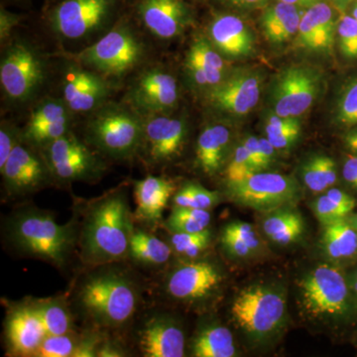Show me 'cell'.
I'll return each instance as SVG.
<instances>
[{"instance_id":"obj_36","label":"cell","mask_w":357,"mask_h":357,"mask_svg":"<svg viewBox=\"0 0 357 357\" xmlns=\"http://www.w3.org/2000/svg\"><path fill=\"white\" fill-rule=\"evenodd\" d=\"M174 206L210 211L220 202V194L197 183H187L174 195Z\"/></svg>"},{"instance_id":"obj_12","label":"cell","mask_w":357,"mask_h":357,"mask_svg":"<svg viewBox=\"0 0 357 357\" xmlns=\"http://www.w3.org/2000/svg\"><path fill=\"white\" fill-rule=\"evenodd\" d=\"M43 150L52 176L65 182L93 180L105 170L102 160L72 131L46 145Z\"/></svg>"},{"instance_id":"obj_54","label":"cell","mask_w":357,"mask_h":357,"mask_svg":"<svg viewBox=\"0 0 357 357\" xmlns=\"http://www.w3.org/2000/svg\"><path fill=\"white\" fill-rule=\"evenodd\" d=\"M126 351L121 345L112 340H103L98 349V357H121L126 356Z\"/></svg>"},{"instance_id":"obj_34","label":"cell","mask_w":357,"mask_h":357,"mask_svg":"<svg viewBox=\"0 0 357 357\" xmlns=\"http://www.w3.org/2000/svg\"><path fill=\"white\" fill-rule=\"evenodd\" d=\"M301 173L305 185L314 194L326 191L337 182L335 160L326 155H314L307 159Z\"/></svg>"},{"instance_id":"obj_57","label":"cell","mask_w":357,"mask_h":357,"mask_svg":"<svg viewBox=\"0 0 357 357\" xmlns=\"http://www.w3.org/2000/svg\"><path fill=\"white\" fill-rule=\"evenodd\" d=\"M279 1L285 2V3L292 4L297 7H306L309 8L314 4L319 3V2L325 1V0H279Z\"/></svg>"},{"instance_id":"obj_60","label":"cell","mask_w":357,"mask_h":357,"mask_svg":"<svg viewBox=\"0 0 357 357\" xmlns=\"http://www.w3.org/2000/svg\"><path fill=\"white\" fill-rule=\"evenodd\" d=\"M351 16L354 18V20H357V0L356 1H354V6H352Z\"/></svg>"},{"instance_id":"obj_8","label":"cell","mask_w":357,"mask_h":357,"mask_svg":"<svg viewBox=\"0 0 357 357\" xmlns=\"http://www.w3.org/2000/svg\"><path fill=\"white\" fill-rule=\"evenodd\" d=\"M301 304L310 318L338 321L351 309V294L340 268L321 264L299 281Z\"/></svg>"},{"instance_id":"obj_7","label":"cell","mask_w":357,"mask_h":357,"mask_svg":"<svg viewBox=\"0 0 357 357\" xmlns=\"http://www.w3.org/2000/svg\"><path fill=\"white\" fill-rule=\"evenodd\" d=\"M231 314L251 340H267L274 337L285 323V292L271 284H253L237 294L232 302Z\"/></svg>"},{"instance_id":"obj_19","label":"cell","mask_w":357,"mask_h":357,"mask_svg":"<svg viewBox=\"0 0 357 357\" xmlns=\"http://www.w3.org/2000/svg\"><path fill=\"white\" fill-rule=\"evenodd\" d=\"M20 142L0 168L4 187L11 196H22L44 187L52 177L43 155Z\"/></svg>"},{"instance_id":"obj_28","label":"cell","mask_w":357,"mask_h":357,"mask_svg":"<svg viewBox=\"0 0 357 357\" xmlns=\"http://www.w3.org/2000/svg\"><path fill=\"white\" fill-rule=\"evenodd\" d=\"M302 15L300 7L285 2L268 7L260 18L265 39L273 45L289 41L297 34Z\"/></svg>"},{"instance_id":"obj_48","label":"cell","mask_w":357,"mask_h":357,"mask_svg":"<svg viewBox=\"0 0 357 357\" xmlns=\"http://www.w3.org/2000/svg\"><path fill=\"white\" fill-rule=\"evenodd\" d=\"M222 243L223 248L227 250V252L234 256V257L245 258L255 252L250 246H248V244L243 243L241 239L229 236V234H223V232L222 234Z\"/></svg>"},{"instance_id":"obj_5","label":"cell","mask_w":357,"mask_h":357,"mask_svg":"<svg viewBox=\"0 0 357 357\" xmlns=\"http://www.w3.org/2000/svg\"><path fill=\"white\" fill-rule=\"evenodd\" d=\"M145 52L142 40L126 13L105 36L75 55V60L107 79H119L143 62Z\"/></svg>"},{"instance_id":"obj_58","label":"cell","mask_w":357,"mask_h":357,"mask_svg":"<svg viewBox=\"0 0 357 357\" xmlns=\"http://www.w3.org/2000/svg\"><path fill=\"white\" fill-rule=\"evenodd\" d=\"M354 1H356V0H335V4H337L338 8H345L349 4Z\"/></svg>"},{"instance_id":"obj_40","label":"cell","mask_w":357,"mask_h":357,"mask_svg":"<svg viewBox=\"0 0 357 357\" xmlns=\"http://www.w3.org/2000/svg\"><path fill=\"white\" fill-rule=\"evenodd\" d=\"M335 119L347 128L357 126V79L342 89L335 107Z\"/></svg>"},{"instance_id":"obj_14","label":"cell","mask_w":357,"mask_h":357,"mask_svg":"<svg viewBox=\"0 0 357 357\" xmlns=\"http://www.w3.org/2000/svg\"><path fill=\"white\" fill-rule=\"evenodd\" d=\"M262 77L250 69L229 73L222 83L204 93L206 105L218 114L241 117L248 114L260 100Z\"/></svg>"},{"instance_id":"obj_43","label":"cell","mask_w":357,"mask_h":357,"mask_svg":"<svg viewBox=\"0 0 357 357\" xmlns=\"http://www.w3.org/2000/svg\"><path fill=\"white\" fill-rule=\"evenodd\" d=\"M20 142H22L20 129L9 122L2 121L0 128V168L4 166L7 159Z\"/></svg>"},{"instance_id":"obj_59","label":"cell","mask_w":357,"mask_h":357,"mask_svg":"<svg viewBox=\"0 0 357 357\" xmlns=\"http://www.w3.org/2000/svg\"><path fill=\"white\" fill-rule=\"evenodd\" d=\"M351 290L352 292H354V296H356L357 300V279L356 278V277H354V278L352 279L351 281Z\"/></svg>"},{"instance_id":"obj_33","label":"cell","mask_w":357,"mask_h":357,"mask_svg":"<svg viewBox=\"0 0 357 357\" xmlns=\"http://www.w3.org/2000/svg\"><path fill=\"white\" fill-rule=\"evenodd\" d=\"M48 335L72 332V316L69 307L61 298L31 301Z\"/></svg>"},{"instance_id":"obj_32","label":"cell","mask_w":357,"mask_h":357,"mask_svg":"<svg viewBox=\"0 0 357 357\" xmlns=\"http://www.w3.org/2000/svg\"><path fill=\"white\" fill-rule=\"evenodd\" d=\"M172 252L170 244L144 230L134 229L128 253V257L134 261L159 266L170 260Z\"/></svg>"},{"instance_id":"obj_20","label":"cell","mask_w":357,"mask_h":357,"mask_svg":"<svg viewBox=\"0 0 357 357\" xmlns=\"http://www.w3.org/2000/svg\"><path fill=\"white\" fill-rule=\"evenodd\" d=\"M74 112L64 100L48 98L32 110L22 132V141L31 146L45 147L70 132Z\"/></svg>"},{"instance_id":"obj_11","label":"cell","mask_w":357,"mask_h":357,"mask_svg":"<svg viewBox=\"0 0 357 357\" xmlns=\"http://www.w3.org/2000/svg\"><path fill=\"white\" fill-rule=\"evenodd\" d=\"M321 86L319 70L296 65L279 73L270 91V103L275 114L282 117L301 116L311 109Z\"/></svg>"},{"instance_id":"obj_17","label":"cell","mask_w":357,"mask_h":357,"mask_svg":"<svg viewBox=\"0 0 357 357\" xmlns=\"http://www.w3.org/2000/svg\"><path fill=\"white\" fill-rule=\"evenodd\" d=\"M188 136L187 121L168 114L144 116V135L141 150L152 165L172 161L182 152Z\"/></svg>"},{"instance_id":"obj_46","label":"cell","mask_w":357,"mask_h":357,"mask_svg":"<svg viewBox=\"0 0 357 357\" xmlns=\"http://www.w3.org/2000/svg\"><path fill=\"white\" fill-rule=\"evenodd\" d=\"M102 340L103 338L98 333H89L79 337L73 357H98Z\"/></svg>"},{"instance_id":"obj_39","label":"cell","mask_w":357,"mask_h":357,"mask_svg":"<svg viewBox=\"0 0 357 357\" xmlns=\"http://www.w3.org/2000/svg\"><path fill=\"white\" fill-rule=\"evenodd\" d=\"M79 338L72 333L65 335H47L39 349L36 357H73L76 351Z\"/></svg>"},{"instance_id":"obj_22","label":"cell","mask_w":357,"mask_h":357,"mask_svg":"<svg viewBox=\"0 0 357 357\" xmlns=\"http://www.w3.org/2000/svg\"><path fill=\"white\" fill-rule=\"evenodd\" d=\"M206 35L225 58L250 56L255 50V40L248 25L231 13H215L208 22Z\"/></svg>"},{"instance_id":"obj_26","label":"cell","mask_w":357,"mask_h":357,"mask_svg":"<svg viewBox=\"0 0 357 357\" xmlns=\"http://www.w3.org/2000/svg\"><path fill=\"white\" fill-rule=\"evenodd\" d=\"M172 181L157 176H147L134 185L135 215L147 223H156L161 220L169 199L175 195Z\"/></svg>"},{"instance_id":"obj_4","label":"cell","mask_w":357,"mask_h":357,"mask_svg":"<svg viewBox=\"0 0 357 357\" xmlns=\"http://www.w3.org/2000/svg\"><path fill=\"white\" fill-rule=\"evenodd\" d=\"M144 135V116L130 105L107 102L89 115L86 140L114 159H128L139 152Z\"/></svg>"},{"instance_id":"obj_62","label":"cell","mask_w":357,"mask_h":357,"mask_svg":"<svg viewBox=\"0 0 357 357\" xmlns=\"http://www.w3.org/2000/svg\"><path fill=\"white\" fill-rule=\"evenodd\" d=\"M4 1L18 2V3H20V2L26 1V0H4Z\"/></svg>"},{"instance_id":"obj_27","label":"cell","mask_w":357,"mask_h":357,"mask_svg":"<svg viewBox=\"0 0 357 357\" xmlns=\"http://www.w3.org/2000/svg\"><path fill=\"white\" fill-rule=\"evenodd\" d=\"M231 143V131L222 123L208 124L199 133L196 146V163L199 170L215 176L222 170Z\"/></svg>"},{"instance_id":"obj_52","label":"cell","mask_w":357,"mask_h":357,"mask_svg":"<svg viewBox=\"0 0 357 357\" xmlns=\"http://www.w3.org/2000/svg\"><path fill=\"white\" fill-rule=\"evenodd\" d=\"M326 196L332 201L337 203L338 206L347 208L349 211H352L356 206V199L349 196L347 192L340 189H330L326 192Z\"/></svg>"},{"instance_id":"obj_10","label":"cell","mask_w":357,"mask_h":357,"mask_svg":"<svg viewBox=\"0 0 357 357\" xmlns=\"http://www.w3.org/2000/svg\"><path fill=\"white\" fill-rule=\"evenodd\" d=\"M225 188L234 203L267 213L284 206H293L301 197V189L295 178L263 171L241 182L225 184Z\"/></svg>"},{"instance_id":"obj_21","label":"cell","mask_w":357,"mask_h":357,"mask_svg":"<svg viewBox=\"0 0 357 357\" xmlns=\"http://www.w3.org/2000/svg\"><path fill=\"white\" fill-rule=\"evenodd\" d=\"M184 68L190 84L204 93L222 83L229 73L225 57L206 35L192 40L185 54Z\"/></svg>"},{"instance_id":"obj_15","label":"cell","mask_w":357,"mask_h":357,"mask_svg":"<svg viewBox=\"0 0 357 357\" xmlns=\"http://www.w3.org/2000/svg\"><path fill=\"white\" fill-rule=\"evenodd\" d=\"M223 282L222 270L206 260L178 264L166 279V292L185 303L203 302L218 292Z\"/></svg>"},{"instance_id":"obj_1","label":"cell","mask_w":357,"mask_h":357,"mask_svg":"<svg viewBox=\"0 0 357 357\" xmlns=\"http://www.w3.org/2000/svg\"><path fill=\"white\" fill-rule=\"evenodd\" d=\"M126 192L107 194L91 204L79 236L84 262L105 265L128 257L134 229Z\"/></svg>"},{"instance_id":"obj_41","label":"cell","mask_w":357,"mask_h":357,"mask_svg":"<svg viewBox=\"0 0 357 357\" xmlns=\"http://www.w3.org/2000/svg\"><path fill=\"white\" fill-rule=\"evenodd\" d=\"M338 45L344 58L357 59V20L351 15H342L337 26Z\"/></svg>"},{"instance_id":"obj_51","label":"cell","mask_w":357,"mask_h":357,"mask_svg":"<svg viewBox=\"0 0 357 357\" xmlns=\"http://www.w3.org/2000/svg\"><path fill=\"white\" fill-rule=\"evenodd\" d=\"M218 3L241 10H253L266 6L268 0H217Z\"/></svg>"},{"instance_id":"obj_61","label":"cell","mask_w":357,"mask_h":357,"mask_svg":"<svg viewBox=\"0 0 357 357\" xmlns=\"http://www.w3.org/2000/svg\"><path fill=\"white\" fill-rule=\"evenodd\" d=\"M351 220L352 222V225H354V227H356V231H357V213L356 215H352L351 218Z\"/></svg>"},{"instance_id":"obj_16","label":"cell","mask_w":357,"mask_h":357,"mask_svg":"<svg viewBox=\"0 0 357 357\" xmlns=\"http://www.w3.org/2000/svg\"><path fill=\"white\" fill-rule=\"evenodd\" d=\"M134 16L154 37L172 40L194 22V10L185 0H135Z\"/></svg>"},{"instance_id":"obj_31","label":"cell","mask_w":357,"mask_h":357,"mask_svg":"<svg viewBox=\"0 0 357 357\" xmlns=\"http://www.w3.org/2000/svg\"><path fill=\"white\" fill-rule=\"evenodd\" d=\"M192 354L196 357H234L236 356L234 335L229 328L211 325L202 328L192 342Z\"/></svg>"},{"instance_id":"obj_42","label":"cell","mask_w":357,"mask_h":357,"mask_svg":"<svg viewBox=\"0 0 357 357\" xmlns=\"http://www.w3.org/2000/svg\"><path fill=\"white\" fill-rule=\"evenodd\" d=\"M312 211L319 222L325 227L338 220L349 217L351 211L332 201L326 194L319 196L316 201L312 202Z\"/></svg>"},{"instance_id":"obj_53","label":"cell","mask_w":357,"mask_h":357,"mask_svg":"<svg viewBox=\"0 0 357 357\" xmlns=\"http://www.w3.org/2000/svg\"><path fill=\"white\" fill-rule=\"evenodd\" d=\"M342 177L345 182L357 190V155L347 157L342 167Z\"/></svg>"},{"instance_id":"obj_50","label":"cell","mask_w":357,"mask_h":357,"mask_svg":"<svg viewBox=\"0 0 357 357\" xmlns=\"http://www.w3.org/2000/svg\"><path fill=\"white\" fill-rule=\"evenodd\" d=\"M301 134V126L286 131V132L279 134V135L270 136L267 138L277 151L280 150H286L295 144L296 141L299 139Z\"/></svg>"},{"instance_id":"obj_24","label":"cell","mask_w":357,"mask_h":357,"mask_svg":"<svg viewBox=\"0 0 357 357\" xmlns=\"http://www.w3.org/2000/svg\"><path fill=\"white\" fill-rule=\"evenodd\" d=\"M139 347L146 357L185 356V333L171 317L155 314L141 328Z\"/></svg>"},{"instance_id":"obj_3","label":"cell","mask_w":357,"mask_h":357,"mask_svg":"<svg viewBox=\"0 0 357 357\" xmlns=\"http://www.w3.org/2000/svg\"><path fill=\"white\" fill-rule=\"evenodd\" d=\"M135 282L116 270H102L89 275L79 287V306L93 323L117 328L133 318L139 305Z\"/></svg>"},{"instance_id":"obj_37","label":"cell","mask_w":357,"mask_h":357,"mask_svg":"<svg viewBox=\"0 0 357 357\" xmlns=\"http://www.w3.org/2000/svg\"><path fill=\"white\" fill-rule=\"evenodd\" d=\"M211 241L210 229L197 234L172 232L169 244L178 255L187 258H196L208 248Z\"/></svg>"},{"instance_id":"obj_9","label":"cell","mask_w":357,"mask_h":357,"mask_svg":"<svg viewBox=\"0 0 357 357\" xmlns=\"http://www.w3.org/2000/svg\"><path fill=\"white\" fill-rule=\"evenodd\" d=\"M46 77V62L33 45L21 40L8 44L0 62V86L7 100L29 102L43 86Z\"/></svg>"},{"instance_id":"obj_29","label":"cell","mask_w":357,"mask_h":357,"mask_svg":"<svg viewBox=\"0 0 357 357\" xmlns=\"http://www.w3.org/2000/svg\"><path fill=\"white\" fill-rule=\"evenodd\" d=\"M304 220L293 206L268 211L262 222L265 236L280 245H288L299 241L304 234Z\"/></svg>"},{"instance_id":"obj_2","label":"cell","mask_w":357,"mask_h":357,"mask_svg":"<svg viewBox=\"0 0 357 357\" xmlns=\"http://www.w3.org/2000/svg\"><path fill=\"white\" fill-rule=\"evenodd\" d=\"M8 237L23 255L63 267L72 255L77 234L74 225H59L50 213L25 208L9 220Z\"/></svg>"},{"instance_id":"obj_45","label":"cell","mask_w":357,"mask_h":357,"mask_svg":"<svg viewBox=\"0 0 357 357\" xmlns=\"http://www.w3.org/2000/svg\"><path fill=\"white\" fill-rule=\"evenodd\" d=\"M301 126L299 119L296 117H282L273 114L267 119L264 126V132L266 137L279 135L291 129Z\"/></svg>"},{"instance_id":"obj_18","label":"cell","mask_w":357,"mask_h":357,"mask_svg":"<svg viewBox=\"0 0 357 357\" xmlns=\"http://www.w3.org/2000/svg\"><path fill=\"white\" fill-rule=\"evenodd\" d=\"M63 74L62 98L75 114H91L107 102L112 93L107 77L77 62Z\"/></svg>"},{"instance_id":"obj_6","label":"cell","mask_w":357,"mask_h":357,"mask_svg":"<svg viewBox=\"0 0 357 357\" xmlns=\"http://www.w3.org/2000/svg\"><path fill=\"white\" fill-rule=\"evenodd\" d=\"M126 9V0H56L45 20L61 38L79 40L114 25Z\"/></svg>"},{"instance_id":"obj_44","label":"cell","mask_w":357,"mask_h":357,"mask_svg":"<svg viewBox=\"0 0 357 357\" xmlns=\"http://www.w3.org/2000/svg\"><path fill=\"white\" fill-rule=\"evenodd\" d=\"M222 232L241 239L255 251L258 250L260 245H261V241L258 236L257 231L250 223L243 222H230L225 225Z\"/></svg>"},{"instance_id":"obj_23","label":"cell","mask_w":357,"mask_h":357,"mask_svg":"<svg viewBox=\"0 0 357 357\" xmlns=\"http://www.w3.org/2000/svg\"><path fill=\"white\" fill-rule=\"evenodd\" d=\"M7 342L11 352L34 356L48 333L31 302L11 307L6 321Z\"/></svg>"},{"instance_id":"obj_64","label":"cell","mask_w":357,"mask_h":357,"mask_svg":"<svg viewBox=\"0 0 357 357\" xmlns=\"http://www.w3.org/2000/svg\"><path fill=\"white\" fill-rule=\"evenodd\" d=\"M354 277H356V278L357 279V272H356V276H354Z\"/></svg>"},{"instance_id":"obj_35","label":"cell","mask_w":357,"mask_h":357,"mask_svg":"<svg viewBox=\"0 0 357 357\" xmlns=\"http://www.w3.org/2000/svg\"><path fill=\"white\" fill-rule=\"evenodd\" d=\"M211 220V215L208 211L174 206L167 220L166 227L171 232L197 234L208 229Z\"/></svg>"},{"instance_id":"obj_49","label":"cell","mask_w":357,"mask_h":357,"mask_svg":"<svg viewBox=\"0 0 357 357\" xmlns=\"http://www.w3.org/2000/svg\"><path fill=\"white\" fill-rule=\"evenodd\" d=\"M243 145L248 149L249 155H250L251 159H252L253 163L257 170L259 172L266 170L267 167L265 164L264 158H263L261 146H260L259 138L256 136L250 135L246 137L243 141Z\"/></svg>"},{"instance_id":"obj_38","label":"cell","mask_w":357,"mask_h":357,"mask_svg":"<svg viewBox=\"0 0 357 357\" xmlns=\"http://www.w3.org/2000/svg\"><path fill=\"white\" fill-rule=\"evenodd\" d=\"M257 172L259 171L253 163L248 149L241 143L230 155L229 163L225 168V184L241 182Z\"/></svg>"},{"instance_id":"obj_55","label":"cell","mask_w":357,"mask_h":357,"mask_svg":"<svg viewBox=\"0 0 357 357\" xmlns=\"http://www.w3.org/2000/svg\"><path fill=\"white\" fill-rule=\"evenodd\" d=\"M260 146H261L263 158H264L265 164L267 168H269L272 164L274 163L275 158H276L277 150L275 149L273 145L270 143V141L265 138H259Z\"/></svg>"},{"instance_id":"obj_25","label":"cell","mask_w":357,"mask_h":357,"mask_svg":"<svg viewBox=\"0 0 357 357\" xmlns=\"http://www.w3.org/2000/svg\"><path fill=\"white\" fill-rule=\"evenodd\" d=\"M337 34L332 7L319 2L303 13L298 30V43L307 50L328 52L332 49Z\"/></svg>"},{"instance_id":"obj_13","label":"cell","mask_w":357,"mask_h":357,"mask_svg":"<svg viewBox=\"0 0 357 357\" xmlns=\"http://www.w3.org/2000/svg\"><path fill=\"white\" fill-rule=\"evenodd\" d=\"M126 100L143 116L171 114L180 100L177 79L163 68H149L136 77Z\"/></svg>"},{"instance_id":"obj_63","label":"cell","mask_w":357,"mask_h":357,"mask_svg":"<svg viewBox=\"0 0 357 357\" xmlns=\"http://www.w3.org/2000/svg\"><path fill=\"white\" fill-rule=\"evenodd\" d=\"M56 0H47V6H50L51 3H53V2H55Z\"/></svg>"},{"instance_id":"obj_30","label":"cell","mask_w":357,"mask_h":357,"mask_svg":"<svg viewBox=\"0 0 357 357\" xmlns=\"http://www.w3.org/2000/svg\"><path fill=\"white\" fill-rule=\"evenodd\" d=\"M323 246L333 260L351 259L357 255V231L349 217L324 227Z\"/></svg>"},{"instance_id":"obj_56","label":"cell","mask_w":357,"mask_h":357,"mask_svg":"<svg viewBox=\"0 0 357 357\" xmlns=\"http://www.w3.org/2000/svg\"><path fill=\"white\" fill-rule=\"evenodd\" d=\"M344 145L351 153L357 155V128L349 131L344 137Z\"/></svg>"},{"instance_id":"obj_47","label":"cell","mask_w":357,"mask_h":357,"mask_svg":"<svg viewBox=\"0 0 357 357\" xmlns=\"http://www.w3.org/2000/svg\"><path fill=\"white\" fill-rule=\"evenodd\" d=\"M23 16L21 14L11 13L1 4L0 7V40L1 43L7 41L14 29L20 24Z\"/></svg>"}]
</instances>
